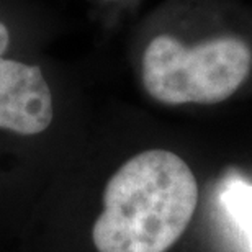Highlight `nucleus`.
<instances>
[{
	"label": "nucleus",
	"instance_id": "1",
	"mask_svg": "<svg viewBox=\"0 0 252 252\" xmlns=\"http://www.w3.org/2000/svg\"><path fill=\"white\" fill-rule=\"evenodd\" d=\"M200 201L189 158L115 107L89 136L10 252H174Z\"/></svg>",
	"mask_w": 252,
	"mask_h": 252
},
{
	"label": "nucleus",
	"instance_id": "2",
	"mask_svg": "<svg viewBox=\"0 0 252 252\" xmlns=\"http://www.w3.org/2000/svg\"><path fill=\"white\" fill-rule=\"evenodd\" d=\"M97 105L82 75L48 51L0 58V248L22 238L79 153Z\"/></svg>",
	"mask_w": 252,
	"mask_h": 252
},
{
	"label": "nucleus",
	"instance_id": "3",
	"mask_svg": "<svg viewBox=\"0 0 252 252\" xmlns=\"http://www.w3.org/2000/svg\"><path fill=\"white\" fill-rule=\"evenodd\" d=\"M126 32L141 95L162 110L218 108L252 85V0H158Z\"/></svg>",
	"mask_w": 252,
	"mask_h": 252
},
{
	"label": "nucleus",
	"instance_id": "4",
	"mask_svg": "<svg viewBox=\"0 0 252 252\" xmlns=\"http://www.w3.org/2000/svg\"><path fill=\"white\" fill-rule=\"evenodd\" d=\"M56 33V20L36 0H0V58L48 51Z\"/></svg>",
	"mask_w": 252,
	"mask_h": 252
},
{
	"label": "nucleus",
	"instance_id": "5",
	"mask_svg": "<svg viewBox=\"0 0 252 252\" xmlns=\"http://www.w3.org/2000/svg\"><path fill=\"white\" fill-rule=\"evenodd\" d=\"M105 32L126 30L148 7V0H82Z\"/></svg>",
	"mask_w": 252,
	"mask_h": 252
},
{
	"label": "nucleus",
	"instance_id": "6",
	"mask_svg": "<svg viewBox=\"0 0 252 252\" xmlns=\"http://www.w3.org/2000/svg\"><path fill=\"white\" fill-rule=\"evenodd\" d=\"M223 205L244 233L252 251V185L243 179H231L223 189Z\"/></svg>",
	"mask_w": 252,
	"mask_h": 252
},
{
	"label": "nucleus",
	"instance_id": "7",
	"mask_svg": "<svg viewBox=\"0 0 252 252\" xmlns=\"http://www.w3.org/2000/svg\"><path fill=\"white\" fill-rule=\"evenodd\" d=\"M0 252H7V251H5V249H2V248H0Z\"/></svg>",
	"mask_w": 252,
	"mask_h": 252
}]
</instances>
